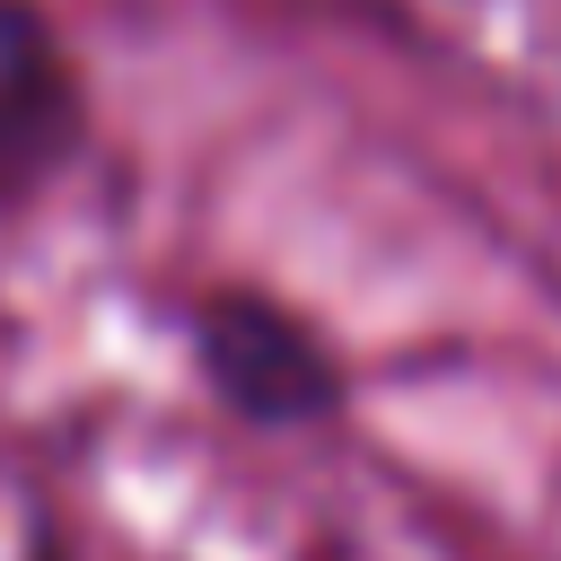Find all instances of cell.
<instances>
[{
  "instance_id": "7a4b0ae2",
  "label": "cell",
  "mask_w": 561,
  "mask_h": 561,
  "mask_svg": "<svg viewBox=\"0 0 561 561\" xmlns=\"http://www.w3.org/2000/svg\"><path fill=\"white\" fill-rule=\"evenodd\" d=\"M70 140V79L44 44V26L0 0V193L35 184Z\"/></svg>"
},
{
  "instance_id": "6da1fadb",
  "label": "cell",
  "mask_w": 561,
  "mask_h": 561,
  "mask_svg": "<svg viewBox=\"0 0 561 561\" xmlns=\"http://www.w3.org/2000/svg\"><path fill=\"white\" fill-rule=\"evenodd\" d=\"M202 359H210L219 394H228L237 412H254V421H307V412L333 403L324 351H316L280 307H263V298L210 307V316H202Z\"/></svg>"
}]
</instances>
